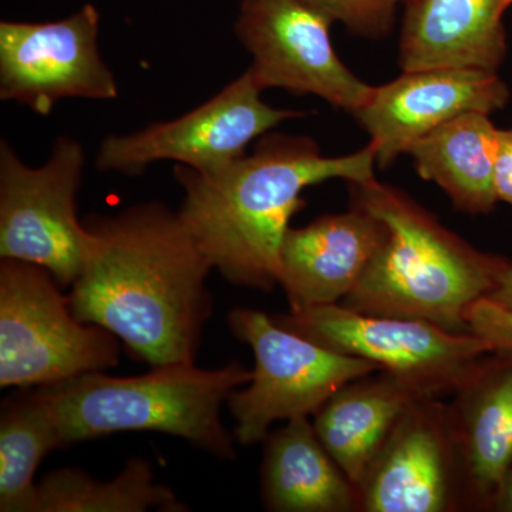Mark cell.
<instances>
[{
  "mask_svg": "<svg viewBox=\"0 0 512 512\" xmlns=\"http://www.w3.org/2000/svg\"><path fill=\"white\" fill-rule=\"evenodd\" d=\"M467 325L470 332L485 340L491 349L512 352V311L484 298L468 309Z\"/></svg>",
  "mask_w": 512,
  "mask_h": 512,
  "instance_id": "23",
  "label": "cell"
},
{
  "mask_svg": "<svg viewBox=\"0 0 512 512\" xmlns=\"http://www.w3.org/2000/svg\"><path fill=\"white\" fill-rule=\"evenodd\" d=\"M330 22L342 23L350 32L380 39L393 28L399 0H302Z\"/></svg>",
  "mask_w": 512,
  "mask_h": 512,
  "instance_id": "22",
  "label": "cell"
},
{
  "mask_svg": "<svg viewBox=\"0 0 512 512\" xmlns=\"http://www.w3.org/2000/svg\"><path fill=\"white\" fill-rule=\"evenodd\" d=\"M43 266L0 261V387H43L120 362V339L73 315Z\"/></svg>",
  "mask_w": 512,
  "mask_h": 512,
  "instance_id": "5",
  "label": "cell"
},
{
  "mask_svg": "<svg viewBox=\"0 0 512 512\" xmlns=\"http://www.w3.org/2000/svg\"><path fill=\"white\" fill-rule=\"evenodd\" d=\"M99 32L92 3L53 22H0V99L43 117L66 99H116L119 87L101 56Z\"/></svg>",
  "mask_w": 512,
  "mask_h": 512,
  "instance_id": "10",
  "label": "cell"
},
{
  "mask_svg": "<svg viewBox=\"0 0 512 512\" xmlns=\"http://www.w3.org/2000/svg\"><path fill=\"white\" fill-rule=\"evenodd\" d=\"M448 404L464 511H493L512 468V352L481 357Z\"/></svg>",
  "mask_w": 512,
  "mask_h": 512,
  "instance_id": "15",
  "label": "cell"
},
{
  "mask_svg": "<svg viewBox=\"0 0 512 512\" xmlns=\"http://www.w3.org/2000/svg\"><path fill=\"white\" fill-rule=\"evenodd\" d=\"M370 141L349 156L326 157L312 138L268 133L251 154L224 167L197 171L175 165L184 191L178 214L212 268L229 284L272 292L279 286V251L302 192L329 180H375Z\"/></svg>",
  "mask_w": 512,
  "mask_h": 512,
  "instance_id": "2",
  "label": "cell"
},
{
  "mask_svg": "<svg viewBox=\"0 0 512 512\" xmlns=\"http://www.w3.org/2000/svg\"><path fill=\"white\" fill-rule=\"evenodd\" d=\"M387 237L372 212L352 204L342 214L289 228L279 251V286L291 311L345 301Z\"/></svg>",
  "mask_w": 512,
  "mask_h": 512,
  "instance_id": "14",
  "label": "cell"
},
{
  "mask_svg": "<svg viewBox=\"0 0 512 512\" xmlns=\"http://www.w3.org/2000/svg\"><path fill=\"white\" fill-rule=\"evenodd\" d=\"M501 0H410L406 3L400 66L497 72L507 55Z\"/></svg>",
  "mask_w": 512,
  "mask_h": 512,
  "instance_id": "16",
  "label": "cell"
},
{
  "mask_svg": "<svg viewBox=\"0 0 512 512\" xmlns=\"http://www.w3.org/2000/svg\"><path fill=\"white\" fill-rule=\"evenodd\" d=\"M271 316L323 348L376 363L423 397L451 396L478 360L493 352L471 332H450L423 320L365 315L342 303Z\"/></svg>",
  "mask_w": 512,
  "mask_h": 512,
  "instance_id": "8",
  "label": "cell"
},
{
  "mask_svg": "<svg viewBox=\"0 0 512 512\" xmlns=\"http://www.w3.org/2000/svg\"><path fill=\"white\" fill-rule=\"evenodd\" d=\"M252 375L239 362L218 369L177 363L133 377L83 373L37 390L55 410L63 448L119 431H158L232 461L237 440L222 423L221 407Z\"/></svg>",
  "mask_w": 512,
  "mask_h": 512,
  "instance_id": "4",
  "label": "cell"
},
{
  "mask_svg": "<svg viewBox=\"0 0 512 512\" xmlns=\"http://www.w3.org/2000/svg\"><path fill=\"white\" fill-rule=\"evenodd\" d=\"M262 501L274 512H360L359 491L328 453L309 417L264 440Z\"/></svg>",
  "mask_w": 512,
  "mask_h": 512,
  "instance_id": "17",
  "label": "cell"
},
{
  "mask_svg": "<svg viewBox=\"0 0 512 512\" xmlns=\"http://www.w3.org/2000/svg\"><path fill=\"white\" fill-rule=\"evenodd\" d=\"M187 512L144 458H131L113 480H94L77 468L50 471L37 484L36 512Z\"/></svg>",
  "mask_w": 512,
  "mask_h": 512,
  "instance_id": "20",
  "label": "cell"
},
{
  "mask_svg": "<svg viewBox=\"0 0 512 512\" xmlns=\"http://www.w3.org/2000/svg\"><path fill=\"white\" fill-rule=\"evenodd\" d=\"M63 448L59 423L39 390L3 402L0 413V512H36L35 474L50 451Z\"/></svg>",
  "mask_w": 512,
  "mask_h": 512,
  "instance_id": "21",
  "label": "cell"
},
{
  "mask_svg": "<svg viewBox=\"0 0 512 512\" xmlns=\"http://www.w3.org/2000/svg\"><path fill=\"white\" fill-rule=\"evenodd\" d=\"M349 185L352 204L383 221L387 237L359 284L340 303L365 315L470 332L468 309L488 298L511 261L478 251L399 188L376 178Z\"/></svg>",
  "mask_w": 512,
  "mask_h": 512,
  "instance_id": "3",
  "label": "cell"
},
{
  "mask_svg": "<svg viewBox=\"0 0 512 512\" xmlns=\"http://www.w3.org/2000/svg\"><path fill=\"white\" fill-rule=\"evenodd\" d=\"M400 3H404L406 5L407 2H410V0H399Z\"/></svg>",
  "mask_w": 512,
  "mask_h": 512,
  "instance_id": "28",
  "label": "cell"
},
{
  "mask_svg": "<svg viewBox=\"0 0 512 512\" xmlns=\"http://www.w3.org/2000/svg\"><path fill=\"white\" fill-rule=\"evenodd\" d=\"M488 301L494 302L501 308L512 311V262L504 269L494 291L488 295Z\"/></svg>",
  "mask_w": 512,
  "mask_h": 512,
  "instance_id": "25",
  "label": "cell"
},
{
  "mask_svg": "<svg viewBox=\"0 0 512 512\" xmlns=\"http://www.w3.org/2000/svg\"><path fill=\"white\" fill-rule=\"evenodd\" d=\"M493 511L495 512H512V468L505 477L503 487L500 494L495 500Z\"/></svg>",
  "mask_w": 512,
  "mask_h": 512,
  "instance_id": "26",
  "label": "cell"
},
{
  "mask_svg": "<svg viewBox=\"0 0 512 512\" xmlns=\"http://www.w3.org/2000/svg\"><path fill=\"white\" fill-rule=\"evenodd\" d=\"M330 26L302 0H241L235 35L252 56L249 70L262 90L309 94L353 114L375 87L340 60Z\"/></svg>",
  "mask_w": 512,
  "mask_h": 512,
  "instance_id": "11",
  "label": "cell"
},
{
  "mask_svg": "<svg viewBox=\"0 0 512 512\" xmlns=\"http://www.w3.org/2000/svg\"><path fill=\"white\" fill-rule=\"evenodd\" d=\"M360 512L464 511L460 456L448 404L409 403L359 488Z\"/></svg>",
  "mask_w": 512,
  "mask_h": 512,
  "instance_id": "12",
  "label": "cell"
},
{
  "mask_svg": "<svg viewBox=\"0 0 512 512\" xmlns=\"http://www.w3.org/2000/svg\"><path fill=\"white\" fill-rule=\"evenodd\" d=\"M93 242L69 305L151 367L194 363L212 315V265L190 229L163 202L84 221Z\"/></svg>",
  "mask_w": 512,
  "mask_h": 512,
  "instance_id": "1",
  "label": "cell"
},
{
  "mask_svg": "<svg viewBox=\"0 0 512 512\" xmlns=\"http://www.w3.org/2000/svg\"><path fill=\"white\" fill-rule=\"evenodd\" d=\"M510 89L497 72L427 69L404 72L373 89L353 113L377 150V164L389 167L414 141L461 114L504 109Z\"/></svg>",
  "mask_w": 512,
  "mask_h": 512,
  "instance_id": "13",
  "label": "cell"
},
{
  "mask_svg": "<svg viewBox=\"0 0 512 512\" xmlns=\"http://www.w3.org/2000/svg\"><path fill=\"white\" fill-rule=\"evenodd\" d=\"M251 70L232 80L220 93L177 119L160 121L101 141L96 167L127 177L150 165L171 161L197 171L224 167L247 154L249 144L303 111L275 109L262 100Z\"/></svg>",
  "mask_w": 512,
  "mask_h": 512,
  "instance_id": "9",
  "label": "cell"
},
{
  "mask_svg": "<svg viewBox=\"0 0 512 512\" xmlns=\"http://www.w3.org/2000/svg\"><path fill=\"white\" fill-rule=\"evenodd\" d=\"M498 133L490 114H461L414 141L406 154L417 173L439 185L456 210L490 214L498 204L495 191Z\"/></svg>",
  "mask_w": 512,
  "mask_h": 512,
  "instance_id": "19",
  "label": "cell"
},
{
  "mask_svg": "<svg viewBox=\"0 0 512 512\" xmlns=\"http://www.w3.org/2000/svg\"><path fill=\"white\" fill-rule=\"evenodd\" d=\"M512 6V0H501V8H503V12Z\"/></svg>",
  "mask_w": 512,
  "mask_h": 512,
  "instance_id": "27",
  "label": "cell"
},
{
  "mask_svg": "<svg viewBox=\"0 0 512 512\" xmlns=\"http://www.w3.org/2000/svg\"><path fill=\"white\" fill-rule=\"evenodd\" d=\"M228 325L255 357L251 382L227 402L242 446L264 441L276 421L315 416L343 384L380 370L369 360L323 348L256 309H234Z\"/></svg>",
  "mask_w": 512,
  "mask_h": 512,
  "instance_id": "7",
  "label": "cell"
},
{
  "mask_svg": "<svg viewBox=\"0 0 512 512\" xmlns=\"http://www.w3.org/2000/svg\"><path fill=\"white\" fill-rule=\"evenodd\" d=\"M495 191L498 201L512 207V127L500 128L498 133Z\"/></svg>",
  "mask_w": 512,
  "mask_h": 512,
  "instance_id": "24",
  "label": "cell"
},
{
  "mask_svg": "<svg viewBox=\"0 0 512 512\" xmlns=\"http://www.w3.org/2000/svg\"><path fill=\"white\" fill-rule=\"evenodd\" d=\"M419 394L384 370L343 384L315 414L316 434L359 488L403 410Z\"/></svg>",
  "mask_w": 512,
  "mask_h": 512,
  "instance_id": "18",
  "label": "cell"
},
{
  "mask_svg": "<svg viewBox=\"0 0 512 512\" xmlns=\"http://www.w3.org/2000/svg\"><path fill=\"white\" fill-rule=\"evenodd\" d=\"M86 153L60 136L40 167L26 164L0 141V259L43 266L62 286L82 274L93 235L77 215Z\"/></svg>",
  "mask_w": 512,
  "mask_h": 512,
  "instance_id": "6",
  "label": "cell"
}]
</instances>
